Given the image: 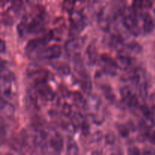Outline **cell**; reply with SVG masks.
Here are the masks:
<instances>
[{"label": "cell", "instance_id": "1", "mask_svg": "<svg viewBox=\"0 0 155 155\" xmlns=\"http://www.w3.org/2000/svg\"><path fill=\"white\" fill-rule=\"evenodd\" d=\"M24 20L27 25L28 33L30 34H36L43 30L46 21V16L45 12L41 11L34 16L25 18Z\"/></svg>", "mask_w": 155, "mask_h": 155}, {"label": "cell", "instance_id": "2", "mask_svg": "<svg viewBox=\"0 0 155 155\" xmlns=\"http://www.w3.org/2000/svg\"><path fill=\"white\" fill-rule=\"evenodd\" d=\"M123 22L126 28L134 36H139L140 33V29L138 24L137 12L131 8L123 12Z\"/></svg>", "mask_w": 155, "mask_h": 155}, {"label": "cell", "instance_id": "3", "mask_svg": "<svg viewBox=\"0 0 155 155\" xmlns=\"http://www.w3.org/2000/svg\"><path fill=\"white\" fill-rule=\"evenodd\" d=\"M53 38V33L50 31L45 36L41 38H36V39H32L29 41L28 43L27 44L25 47V52L27 54H32L34 51L42 48V47L45 46L48 42L51 41Z\"/></svg>", "mask_w": 155, "mask_h": 155}, {"label": "cell", "instance_id": "4", "mask_svg": "<svg viewBox=\"0 0 155 155\" xmlns=\"http://www.w3.org/2000/svg\"><path fill=\"white\" fill-rule=\"evenodd\" d=\"M71 29L74 33H80L85 27L84 17L81 12L73 11L70 16Z\"/></svg>", "mask_w": 155, "mask_h": 155}, {"label": "cell", "instance_id": "5", "mask_svg": "<svg viewBox=\"0 0 155 155\" xmlns=\"http://www.w3.org/2000/svg\"><path fill=\"white\" fill-rule=\"evenodd\" d=\"M35 89L38 95L45 101H52L54 98V93L52 92L49 86L46 84L45 80H39L36 82Z\"/></svg>", "mask_w": 155, "mask_h": 155}, {"label": "cell", "instance_id": "6", "mask_svg": "<svg viewBox=\"0 0 155 155\" xmlns=\"http://www.w3.org/2000/svg\"><path fill=\"white\" fill-rule=\"evenodd\" d=\"M101 61L104 73L109 75H116L117 69L118 68L116 60H114L111 57L104 54L101 56Z\"/></svg>", "mask_w": 155, "mask_h": 155}, {"label": "cell", "instance_id": "7", "mask_svg": "<svg viewBox=\"0 0 155 155\" xmlns=\"http://www.w3.org/2000/svg\"><path fill=\"white\" fill-rule=\"evenodd\" d=\"M61 54V48L59 45H54L42 50L39 53V58L40 59L52 60V59L58 58Z\"/></svg>", "mask_w": 155, "mask_h": 155}, {"label": "cell", "instance_id": "8", "mask_svg": "<svg viewBox=\"0 0 155 155\" xmlns=\"http://www.w3.org/2000/svg\"><path fill=\"white\" fill-rule=\"evenodd\" d=\"M84 42L85 40L83 38H74V39H71V40L68 41L66 42V44H65V49L70 54L74 53V54H76L81 49V48L84 45Z\"/></svg>", "mask_w": 155, "mask_h": 155}, {"label": "cell", "instance_id": "9", "mask_svg": "<svg viewBox=\"0 0 155 155\" xmlns=\"http://www.w3.org/2000/svg\"><path fill=\"white\" fill-rule=\"evenodd\" d=\"M73 61H74V71H75V72L77 73L80 77H83L84 76H86V74H87L86 72L84 62H83V59H82L80 54L77 53V54H74Z\"/></svg>", "mask_w": 155, "mask_h": 155}, {"label": "cell", "instance_id": "10", "mask_svg": "<svg viewBox=\"0 0 155 155\" xmlns=\"http://www.w3.org/2000/svg\"><path fill=\"white\" fill-rule=\"evenodd\" d=\"M50 146L57 153L61 152L64 148V141L61 136L58 133H54L50 139Z\"/></svg>", "mask_w": 155, "mask_h": 155}, {"label": "cell", "instance_id": "11", "mask_svg": "<svg viewBox=\"0 0 155 155\" xmlns=\"http://www.w3.org/2000/svg\"><path fill=\"white\" fill-rule=\"evenodd\" d=\"M0 107H1L2 117H5L6 118H10L13 116L14 113H15V107L12 104L8 102L3 98H2L1 99Z\"/></svg>", "mask_w": 155, "mask_h": 155}, {"label": "cell", "instance_id": "12", "mask_svg": "<svg viewBox=\"0 0 155 155\" xmlns=\"http://www.w3.org/2000/svg\"><path fill=\"white\" fill-rule=\"evenodd\" d=\"M98 24L100 28L104 32H107L110 30V21L108 17L104 14V12H101L98 17Z\"/></svg>", "mask_w": 155, "mask_h": 155}, {"label": "cell", "instance_id": "13", "mask_svg": "<svg viewBox=\"0 0 155 155\" xmlns=\"http://www.w3.org/2000/svg\"><path fill=\"white\" fill-rule=\"evenodd\" d=\"M109 45L116 50H121L124 48V40L120 35H113L108 39Z\"/></svg>", "mask_w": 155, "mask_h": 155}, {"label": "cell", "instance_id": "14", "mask_svg": "<svg viewBox=\"0 0 155 155\" xmlns=\"http://www.w3.org/2000/svg\"><path fill=\"white\" fill-rule=\"evenodd\" d=\"M154 29V23L149 14H145L143 17V30L145 34L151 33Z\"/></svg>", "mask_w": 155, "mask_h": 155}, {"label": "cell", "instance_id": "15", "mask_svg": "<svg viewBox=\"0 0 155 155\" xmlns=\"http://www.w3.org/2000/svg\"><path fill=\"white\" fill-rule=\"evenodd\" d=\"M86 55L89 64H94L97 61L98 58V52H97L96 47L94 43H90L86 49Z\"/></svg>", "mask_w": 155, "mask_h": 155}, {"label": "cell", "instance_id": "16", "mask_svg": "<svg viewBox=\"0 0 155 155\" xmlns=\"http://www.w3.org/2000/svg\"><path fill=\"white\" fill-rule=\"evenodd\" d=\"M116 61L118 68L121 69H127L132 64L131 58L126 54H119L117 57Z\"/></svg>", "mask_w": 155, "mask_h": 155}, {"label": "cell", "instance_id": "17", "mask_svg": "<svg viewBox=\"0 0 155 155\" xmlns=\"http://www.w3.org/2000/svg\"><path fill=\"white\" fill-rule=\"evenodd\" d=\"M100 104V101L98 97L94 96V95H90L86 101V105L85 107L88 110H96Z\"/></svg>", "mask_w": 155, "mask_h": 155}, {"label": "cell", "instance_id": "18", "mask_svg": "<svg viewBox=\"0 0 155 155\" xmlns=\"http://www.w3.org/2000/svg\"><path fill=\"white\" fill-rule=\"evenodd\" d=\"M82 89L83 90V92L86 94H90V92H92V80H91L90 77H89L88 74H86V76H84L83 77H82Z\"/></svg>", "mask_w": 155, "mask_h": 155}, {"label": "cell", "instance_id": "19", "mask_svg": "<svg viewBox=\"0 0 155 155\" xmlns=\"http://www.w3.org/2000/svg\"><path fill=\"white\" fill-rule=\"evenodd\" d=\"M101 90H102L103 93H104V97H105L106 99L107 100L110 102L113 103L114 101L116 99V96L114 94L113 91H112V89L107 85H103L101 86Z\"/></svg>", "mask_w": 155, "mask_h": 155}, {"label": "cell", "instance_id": "20", "mask_svg": "<svg viewBox=\"0 0 155 155\" xmlns=\"http://www.w3.org/2000/svg\"><path fill=\"white\" fill-rule=\"evenodd\" d=\"M120 92V95L122 97V100L126 104H127L129 101L131 99L133 95H134V94L132 93L131 89L128 86H124V87H122Z\"/></svg>", "mask_w": 155, "mask_h": 155}, {"label": "cell", "instance_id": "21", "mask_svg": "<svg viewBox=\"0 0 155 155\" xmlns=\"http://www.w3.org/2000/svg\"><path fill=\"white\" fill-rule=\"evenodd\" d=\"M73 98H74V101L78 107H85L86 105V101L85 98H83V95L78 92H74L73 93Z\"/></svg>", "mask_w": 155, "mask_h": 155}, {"label": "cell", "instance_id": "22", "mask_svg": "<svg viewBox=\"0 0 155 155\" xmlns=\"http://www.w3.org/2000/svg\"><path fill=\"white\" fill-rule=\"evenodd\" d=\"M84 120L85 119L83 114H81L80 113H77L73 116L71 123H72V124L74 126L75 128H79V127H81L82 124L84 122Z\"/></svg>", "mask_w": 155, "mask_h": 155}, {"label": "cell", "instance_id": "23", "mask_svg": "<svg viewBox=\"0 0 155 155\" xmlns=\"http://www.w3.org/2000/svg\"><path fill=\"white\" fill-rule=\"evenodd\" d=\"M138 87H139V96H140L141 98H142L143 100H145L147 98V97H148V84H147L146 82H143V83H141Z\"/></svg>", "mask_w": 155, "mask_h": 155}, {"label": "cell", "instance_id": "24", "mask_svg": "<svg viewBox=\"0 0 155 155\" xmlns=\"http://www.w3.org/2000/svg\"><path fill=\"white\" fill-rule=\"evenodd\" d=\"M23 5H24L23 0H12L11 9L15 13H19L23 8Z\"/></svg>", "mask_w": 155, "mask_h": 155}, {"label": "cell", "instance_id": "25", "mask_svg": "<svg viewBox=\"0 0 155 155\" xmlns=\"http://www.w3.org/2000/svg\"><path fill=\"white\" fill-rule=\"evenodd\" d=\"M17 30H18V33L19 34L20 36L23 37L25 35H27L28 33V29H27V25L26 24L25 21L23 20L21 23L18 25V27H17Z\"/></svg>", "mask_w": 155, "mask_h": 155}, {"label": "cell", "instance_id": "26", "mask_svg": "<svg viewBox=\"0 0 155 155\" xmlns=\"http://www.w3.org/2000/svg\"><path fill=\"white\" fill-rule=\"evenodd\" d=\"M79 153V148L77 146V143L75 142H69L68 145V148H67V154L74 155L77 154Z\"/></svg>", "mask_w": 155, "mask_h": 155}, {"label": "cell", "instance_id": "27", "mask_svg": "<svg viewBox=\"0 0 155 155\" xmlns=\"http://www.w3.org/2000/svg\"><path fill=\"white\" fill-rule=\"evenodd\" d=\"M76 0H64L63 2V5H62V8L64 10L67 12H71L74 11V5H75Z\"/></svg>", "mask_w": 155, "mask_h": 155}, {"label": "cell", "instance_id": "28", "mask_svg": "<svg viewBox=\"0 0 155 155\" xmlns=\"http://www.w3.org/2000/svg\"><path fill=\"white\" fill-rule=\"evenodd\" d=\"M58 71L63 75H68L71 73V68L68 64L61 63L58 66Z\"/></svg>", "mask_w": 155, "mask_h": 155}, {"label": "cell", "instance_id": "29", "mask_svg": "<svg viewBox=\"0 0 155 155\" xmlns=\"http://www.w3.org/2000/svg\"><path fill=\"white\" fill-rule=\"evenodd\" d=\"M118 132L123 138L128 137L129 135H130V129L125 125H120L118 127Z\"/></svg>", "mask_w": 155, "mask_h": 155}, {"label": "cell", "instance_id": "30", "mask_svg": "<svg viewBox=\"0 0 155 155\" xmlns=\"http://www.w3.org/2000/svg\"><path fill=\"white\" fill-rule=\"evenodd\" d=\"M129 49L135 53H140L142 51V47L137 42H130V44L127 45Z\"/></svg>", "mask_w": 155, "mask_h": 155}, {"label": "cell", "instance_id": "31", "mask_svg": "<svg viewBox=\"0 0 155 155\" xmlns=\"http://www.w3.org/2000/svg\"><path fill=\"white\" fill-rule=\"evenodd\" d=\"M143 3L144 0H133L132 8L138 13V12L142 10V8H143Z\"/></svg>", "mask_w": 155, "mask_h": 155}, {"label": "cell", "instance_id": "32", "mask_svg": "<svg viewBox=\"0 0 155 155\" xmlns=\"http://www.w3.org/2000/svg\"><path fill=\"white\" fill-rule=\"evenodd\" d=\"M72 113V107L68 103H64L62 106V114L65 117H69Z\"/></svg>", "mask_w": 155, "mask_h": 155}, {"label": "cell", "instance_id": "33", "mask_svg": "<svg viewBox=\"0 0 155 155\" xmlns=\"http://www.w3.org/2000/svg\"><path fill=\"white\" fill-rule=\"evenodd\" d=\"M115 141H116V137H115V135L114 134V133H112V132L107 133L105 136L106 143L108 144V145H113Z\"/></svg>", "mask_w": 155, "mask_h": 155}, {"label": "cell", "instance_id": "34", "mask_svg": "<svg viewBox=\"0 0 155 155\" xmlns=\"http://www.w3.org/2000/svg\"><path fill=\"white\" fill-rule=\"evenodd\" d=\"M81 130H82V133H83L84 136H88L89 134V131H90V126L89 124L87 121L85 120L84 122L83 123L81 126Z\"/></svg>", "mask_w": 155, "mask_h": 155}, {"label": "cell", "instance_id": "35", "mask_svg": "<svg viewBox=\"0 0 155 155\" xmlns=\"http://www.w3.org/2000/svg\"><path fill=\"white\" fill-rule=\"evenodd\" d=\"M147 138H148V139L151 144L155 145V131H153V130L151 131V130H149L148 133V135H147Z\"/></svg>", "mask_w": 155, "mask_h": 155}, {"label": "cell", "instance_id": "36", "mask_svg": "<svg viewBox=\"0 0 155 155\" xmlns=\"http://www.w3.org/2000/svg\"><path fill=\"white\" fill-rule=\"evenodd\" d=\"M101 137H102V133L100 131H98L94 133L93 136H92V139H93L94 142H98L101 139Z\"/></svg>", "mask_w": 155, "mask_h": 155}, {"label": "cell", "instance_id": "37", "mask_svg": "<svg viewBox=\"0 0 155 155\" xmlns=\"http://www.w3.org/2000/svg\"><path fill=\"white\" fill-rule=\"evenodd\" d=\"M60 91H61V95H63L64 97L69 96V92H68V90L65 87H63V86L60 87Z\"/></svg>", "mask_w": 155, "mask_h": 155}, {"label": "cell", "instance_id": "38", "mask_svg": "<svg viewBox=\"0 0 155 155\" xmlns=\"http://www.w3.org/2000/svg\"><path fill=\"white\" fill-rule=\"evenodd\" d=\"M152 1L153 0H144L143 8H150L152 6Z\"/></svg>", "mask_w": 155, "mask_h": 155}, {"label": "cell", "instance_id": "39", "mask_svg": "<svg viewBox=\"0 0 155 155\" xmlns=\"http://www.w3.org/2000/svg\"><path fill=\"white\" fill-rule=\"evenodd\" d=\"M128 153L130 154H139L140 151H139V150L137 148H135L134 147V148H130L129 149Z\"/></svg>", "mask_w": 155, "mask_h": 155}, {"label": "cell", "instance_id": "40", "mask_svg": "<svg viewBox=\"0 0 155 155\" xmlns=\"http://www.w3.org/2000/svg\"><path fill=\"white\" fill-rule=\"evenodd\" d=\"M5 43L4 40L3 39H2L1 40V52L2 53H4L5 51Z\"/></svg>", "mask_w": 155, "mask_h": 155}, {"label": "cell", "instance_id": "41", "mask_svg": "<svg viewBox=\"0 0 155 155\" xmlns=\"http://www.w3.org/2000/svg\"><path fill=\"white\" fill-rule=\"evenodd\" d=\"M151 113H152L153 114V117H154V118H155V105H153L152 107H151Z\"/></svg>", "mask_w": 155, "mask_h": 155}, {"label": "cell", "instance_id": "42", "mask_svg": "<svg viewBox=\"0 0 155 155\" xmlns=\"http://www.w3.org/2000/svg\"><path fill=\"white\" fill-rule=\"evenodd\" d=\"M80 1H81V2H83V1H85V0H80Z\"/></svg>", "mask_w": 155, "mask_h": 155}]
</instances>
